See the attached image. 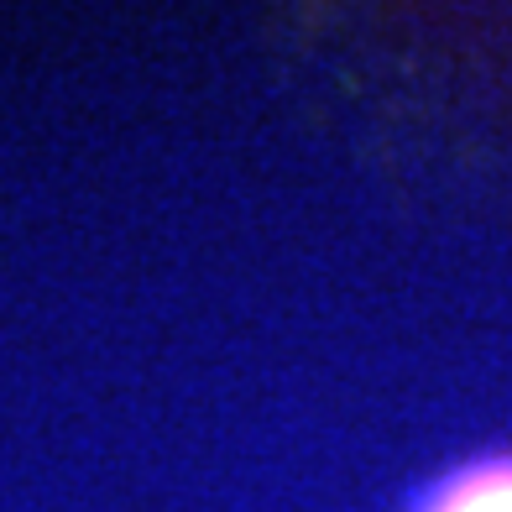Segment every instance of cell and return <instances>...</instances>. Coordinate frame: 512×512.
<instances>
[{"label":"cell","mask_w":512,"mask_h":512,"mask_svg":"<svg viewBox=\"0 0 512 512\" xmlns=\"http://www.w3.org/2000/svg\"><path fill=\"white\" fill-rule=\"evenodd\" d=\"M418 512H512V455L450 476Z\"/></svg>","instance_id":"obj_1"}]
</instances>
